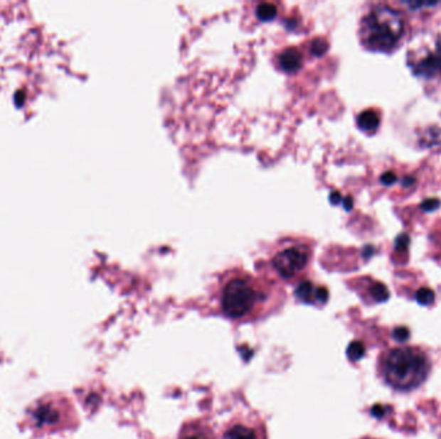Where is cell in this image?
<instances>
[{
	"label": "cell",
	"mask_w": 441,
	"mask_h": 439,
	"mask_svg": "<svg viewBox=\"0 0 441 439\" xmlns=\"http://www.w3.org/2000/svg\"><path fill=\"white\" fill-rule=\"evenodd\" d=\"M328 47H329V45H328V43H326V41L323 40V39H317V40L312 43V48H311V52H312V53L315 55H323L325 52H326Z\"/></svg>",
	"instance_id": "obj_15"
},
{
	"label": "cell",
	"mask_w": 441,
	"mask_h": 439,
	"mask_svg": "<svg viewBox=\"0 0 441 439\" xmlns=\"http://www.w3.org/2000/svg\"><path fill=\"white\" fill-rule=\"evenodd\" d=\"M341 193H333L331 195V204H334V205H337L339 204V201H341Z\"/></svg>",
	"instance_id": "obj_22"
},
{
	"label": "cell",
	"mask_w": 441,
	"mask_h": 439,
	"mask_svg": "<svg viewBox=\"0 0 441 439\" xmlns=\"http://www.w3.org/2000/svg\"><path fill=\"white\" fill-rule=\"evenodd\" d=\"M409 66L417 76L431 79L441 74V45L436 44L431 49L420 52L409 60Z\"/></svg>",
	"instance_id": "obj_7"
},
{
	"label": "cell",
	"mask_w": 441,
	"mask_h": 439,
	"mask_svg": "<svg viewBox=\"0 0 441 439\" xmlns=\"http://www.w3.org/2000/svg\"><path fill=\"white\" fill-rule=\"evenodd\" d=\"M427 358L409 348L393 349L383 362V372L390 384L403 391L415 388L427 376Z\"/></svg>",
	"instance_id": "obj_3"
},
{
	"label": "cell",
	"mask_w": 441,
	"mask_h": 439,
	"mask_svg": "<svg viewBox=\"0 0 441 439\" xmlns=\"http://www.w3.org/2000/svg\"><path fill=\"white\" fill-rule=\"evenodd\" d=\"M386 413V410L383 406H374L372 408V415L376 418H383V415Z\"/></svg>",
	"instance_id": "obj_21"
},
{
	"label": "cell",
	"mask_w": 441,
	"mask_h": 439,
	"mask_svg": "<svg viewBox=\"0 0 441 439\" xmlns=\"http://www.w3.org/2000/svg\"><path fill=\"white\" fill-rule=\"evenodd\" d=\"M398 180L396 178V174L393 172H386L382 177H381V182L385 185H391Z\"/></svg>",
	"instance_id": "obj_19"
},
{
	"label": "cell",
	"mask_w": 441,
	"mask_h": 439,
	"mask_svg": "<svg viewBox=\"0 0 441 439\" xmlns=\"http://www.w3.org/2000/svg\"><path fill=\"white\" fill-rule=\"evenodd\" d=\"M393 337L395 340H398L400 343H403V342H405L409 339V330L407 327H396V329L393 330Z\"/></svg>",
	"instance_id": "obj_17"
},
{
	"label": "cell",
	"mask_w": 441,
	"mask_h": 439,
	"mask_svg": "<svg viewBox=\"0 0 441 439\" xmlns=\"http://www.w3.org/2000/svg\"><path fill=\"white\" fill-rule=\"evenodd\" d=\"M220 439H267V429L261 418L243 413L228 420L220 430Z\"/></svg>",
	"instance_id": "obj_6"
},
{
	"label": "cell",
	"mask_w": 441,
	"mask_h": 439,
	"mask_svg": "<svg viewBox=\"0 0 441 439\" xmlns=\"http://www.w3.org/2000/svg\"><path fill=\"white\" fill-rule=\"evenodd\" d=\"M358 128L364 131H376L379 126V116L376 111L366 110L358 117Z\"/></svg>",
	"instance_id": "obj_10"
},
{
	"label": "cell",
	"mask_w": 441,
	"mask_h": 439,
	"mask_svg": "<svg viewBox=\"0 0 441 439\" xmlns=\"http://www.w3.org/2000/svg\"><path fill=\"white\" fill-rule=\"evenodd\" d=\"M34 426L46 432H55L60 429H68L71 419H75L73 405L63 397H48L38 402V406L31 412Z\"/></svg>",
	"instance_id": "obj_4"
},
{
	"label": "cell",
	"mask_w": 441,
	"mask_h": 439,
	"mask_svg": "<svg viewBox=\"0 0 441 439\" xmlns=\"http://www.w3.org/2000/svg\"><path fill=\"white\" fill-rule=\"evenodd\" d=\"M414 183H415V179L412 178V177H405V178L403 179V185L404 187H412Z\"/></svg>",
	"instance_id": "obj_24"
},
{
	"label": "cell",
	"mask_w": 441,
	"mask_h": 439,
	"mask_svg": "<svg viewBox=\"0 0 441 439\" xmlns=\"http://www.w3.org/2000/svg\"><path fill=\"white\" fill-rule=\"evenodd\" d=\"M344 206H345L346 210H351L352 206H354V200H352L350 196L346 197V199L344 200Z\"/></svg>",
	"instance_id": "obj_23"
},
{
	"label": "cell",
	"mask_w": 441,
	"mask_h": 439,
	"mask_svg": "<svg viewBox=\"0 0 441 439\" xmlns=\"http://www.w3.org/2000/svg\"><path fill=\"white\" fill-rule=\"evenodd\" d=\"M272 302L274 293L269 285L247 272H231L220 285V312L233 321H255L269 313Z\"/></svg>",
	"instance_id": "obj_1"
},
{
	"label": "cell",
	"mask_w": 441,
	"mask_h": 439,
	"mask_svg": "<svg viewBox=\"0 0 441 439\" xmlns=\"http://www.w3.org/2000/svg\"><path fill=\"white\" fill-rule=\"evenodd\" d=\"M440 207V200L427 199L420 204V209L425 212H432Z\"/></svg>",
	"instance_id": "obj_16"
},
{
	"label": "cell",
	"mask_w": 441,
	"mask_h": 439,
	"mask_svg": "<svg viewBox=\"0 0 441 439\" xmlns=\"http://www.w3.org/2000/svg\"><path fill=\"white\" fill-rule=\"evenodd\" d=\"M149 439H152V438H149Z\"/></svg>",
	"instance_id": "obj_26"
},
{
	"label": "cell",
	"mask_w": 441,
	"mask_h": 439,
	"mask_svg": "<svg viewBox=\"0 0 441 439\" xmlns=\"http://www.w3.org/2000/svg\"><path fill=\"white\" fill-rule=\"evenodd\" d=\"M409 7L412 8H420V7H431V6H435V4H437L436 1H410V3H407Z\"/></svg>",
	"instance_id": "obj_20"
},
{
	"label": "cell",
	"mask_w": 441,
	"mask_h": 439,
	"mask_svg": "<svg viewBox=\"0 0 441 439\" xmlns=\"http://www.w3.org/2000/svg\"><path fill=\"white\" fill-rule=\"evenodd\" d=\"M415 299H417V302L422 304V305H428V304H431V303L434 302L435 293L431 288H420V290L417 291Z\"/></svg>",
	"instance_id": "obj_13"
},
{
	"label": "cell",
	"mask_w": 441,
	"mask_h": 439,
	"mask_svg": "<svg viewBox=\"0 0 441 439\" xmlns=\"http://www.w3.org/2000/svg\"><path fill=\"white\" fill-rule=\"evenodd\" d=\"M177 439H220L208 420L188 419L179 428Z\"/></svg>",
	"instance_id": "obj_8"
},
{
	"label": "cell",
	"mask_w": 441,
	"mask_h": 439,
	"mask_svg": "<svg viewBox=\"0 0 441 439\" xmlns=\"http://www.w3.org/2000/svg\"><path fill=\"white\" fill-rule=\"evenodd\" d=\"M257 17L261 21H271L274 20L277 14V9H276L274 4L271 3H262L257 7Z\"/></svg>",
	"instance_id": "obj_11"
},
{
	"label": "cell",
	"mask_w": 441,
	"mask_h": 439,
	"mask_svg": "<svg viewBox=\"0 0 441 439\" xmlns=\"http://www.w3.org/2000/svg\"><path fill=\"white\" fill-rule=\"evenodd\" d=\"M277 65L284 72L293 74L302 67L304 65V55L296 47H289L284 49L277 57Z\"/></svg>",
	"instance_id": "obj_9"
},
{
	"label": "cell",
	"mask_w": 441,
	"mask_h": 439,
	"mask_svg": "<svg viewBox=\"0 0 441 439\" xmlns=\"http://www.w3.org/2000/svg\"><path fill=\"white\" fill-rule=\"evenodd\" d=\"M310 261V249L304 244L282 247L272 256V267L284 280H293L304 273Z\"/></svg>",
	"instance_id": "obj_5"
},
{
	"label": "cell",
	"mask_w": 441,
	"mask_h": 439,
	"mask_svg": "<svg viewBox=\"0 0 441 439\" xmlns=\"http://www.w3.org/2000/svg\"><path fill=\"white\" fill-rule=\"evenodd\" d=\"M371 293H372L373 298L377 302H386V300H388V298H390L388 288L383 283H381V282H376L374 285H372Z\"/></svg>",
	"instance_id": "obj_12"
},
{
	"label": "cell",
	"mask_w": 441,
	"mask_h": 439,
	"mask_svg": "<svg viewBox=\"0 0 441 439\" xmlns=\"http://www.w3.org/2000/svg\"><path fill=\"white\" fill-rule=\"evenodd\" d=\"M404 30V22L399 12L391 8L376 7L361 22V40L372 50L387 52L399 41Z\"/></svg>",
	"instance_id": "obj_2"
},
{
	"label": "cell",
	"mask_w": 441,
	"mask_h": 439,
	"mask_svg": "<svg viewBox=\"0 0 441 439\" xmlns=\"http://www.w3.org/2000/svg\"><path fill=\"white\" fill-rule=\"evenodd\" d=\"M364 353H366V348H364V345H363V344L358 343V342L352 343L351 345L349 347V349H347L349 358L352 359V361L360 359V358L364 356Z\"/></svg>",
	"instance_id": "obj_14"
},
{
	"label": "cell",
	"mask_w": 441,
	"mask_h": 439,
	"mask_svg": "<svg viewBox=\"0 0 441 439\" xmlns=\"http://www.w3.org/2000/svg\"><path fill=\"white\" fill-rule=\"evenodd\" d=\"M373 253H374V247L366 246V250H364V256H366V258H369L371 255H373Z\"/></svg>",
	"instance_id": "obj_25"
},
{
	"label": "cell",
	"mask_w": 441,
	"mask_h": 439,
	"mask_svg": "<svg viewBox=\"0 0 441 439\" xmlns=\"http://www.w3.org/2000/svg\"><path fill=\"white\" fill-rule=\"evenodd\" d=\"M409 236L407 234H399L398 236V239L395 241V246H396V250H399V251H405L407 250L408 246H409Z\"/></svg>",
	"instance_id": "obj_18"
}]
</instances>
